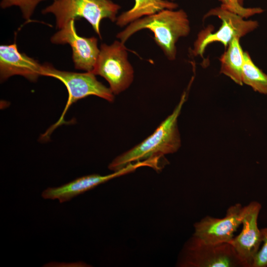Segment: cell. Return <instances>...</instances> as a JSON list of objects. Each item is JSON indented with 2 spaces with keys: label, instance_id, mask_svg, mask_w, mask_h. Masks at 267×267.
Listing matches in <instances>:
<instances>
[{
  "label": "cell",
  "instance_id": "1",
  "mask_svg": "<svg viewBox=\"0 0 267 267\" xmlns=\"http://www.w3.org/2000/svg\"><path fill=\"white\" fill-rule=\"evenodd\" d=\"M186 98L184 92L173 112L155 131L142 142L116 157L109 164V169L116 172L131 163L148 159H161L165 155L177 151L181 146L178 119Z\"/></svg>",
  "mask_w": 267,
  "mask_h": 267
},
{
  "label": "cell",
  "instance_id": "2",
  "mask_svg": "<svg viewBox=\"0 0 267 267\" xmlns=\"http://www.w3.org/2000/svg\"><path fill=\"white\" fill-rule=\"evenodd\" d=\"M144 29L154 33L155 42L171 60L176 58L178 40L187 36L190 30L187 14L183 10L166 9L132 22L117 37L124 44L133 34Z\"/></svg>",
  "mask_w": 267,
  "mask_h": 267
},
{
  "label": "cell",
  "instance_id": "3",
  "mask_svg": "<svg viewBox=\"0 0 267 267\" xmlns=\"http://www.w3.org/2000/svg\"><path fill=\"white\" fill-rule=\"evenodd\" d=\"M120 6L110 0H54L42 10L43 14L52 13L56 19V28L61 29L71 20L86 19L101 39L99 30L101 20H117Z\"/></svg>",
  "mask_w": 267,
  "mask_h": 267
},
{
  "label": "cell",
  "instance_id": "4",
  "mask_svg": "<svg viewBox=\"0 0 267 267\" xmlns=\"http://www.w3.org/2000/svg\"><path fill=\"white\" fill-rule=\"evenodd\" d=\"M177 266L181 267H246L229 243L209 244L193 235L184 245Z\"/></svg>",
  "mask_w": 267,
  "mask_h": 267
},
{
  "label": "cell",
  "instance_id": "5",
  "mask_svg": "<svg viewBox=\"0 0 267 267\" xmlns=\"http://www.w3.org/2000/svg\"><path fill=\"white\" fill-rule=\"evenodd\" d=\"M91 72L104 78L114 95L127 89L134 80V72L128 60V53L124 44L115 41L109 45L102 44Z\"/></svg>",
  "mask_w": 267,
  "mask_h": 267
},
{
  "label": "cell",
  "instance_id": "6",
  "mask_svg": "<svg viewBox=\"0 0 267 267\" xmlns=\"http://www.w3.org/2000/svg\"><path fill=\"white\" fill-rule=\"evenodd\" d=\"M216 16L222 21L220 28L212 33L209 26L201 31L194 43L192 54L203 56L206 47L214 42H220L226 47L235 39H240L254 31L259 26L257 21L244 20L239 15L232 12L222 6L210 10L204 17Z\"/></svg>",
  "mask_w": 267,
  "mask_h": 267
},
{
  "label": "cell",
  "instance_id": "7",
  "mask_svg": "<svg viewBox=\"0 0 267 267\" xmlns=\"http://www.w3.org/2000/svg\"><path fill=\"white\" fill-rule=\"evenodd\" d=\"M42 76L51 77L62 82L66 86L68 97L65 108L58 124L61 123L64 114L73 103L89 95H93L110 102L114 100V94L110 88L99 82L91 72L76 73L60 71L49 63L42 65Z\"/></svg>",
  "mask_w": 267,
  "mask_h": 267
},
{
  "label": "cell",
  "instance_id": "8",
  "mask_svg": "<svg viewBox=\"0 0 267 267\" xmlns=\"http://www.w3.org/2000/svg\"><path fill=\"white\" fill-rule=\"evenodd\" d=\"M243 207L240 203L231 206L221 219L205 217L194 224L193 235L209 244L229 243L242 223Z\"/></svg>",
  "mask_w": 267,
  "mask_h": 267
},
{
  "label": "cell",
  "instance_id": "9",
  "mask_svg": "<svg viewBox=\"0 0 267 267\" xmlns=\"http://www.w3.org/2000/svg\"><path fill=\"white\" fill-rule=\"evenodd\" d=\"M261 208V204L257 201H252L243 207L242 230L229 242L246 267H252L254 259L262 243L261 230L258 225Z\"/></svg>",
  "mask_w": 267,
  "mask_h": 267
},
{
  "label": "cell",
  "instance_id": "10",
  "mask_svg": "<svg viewBox=\"0 0 267 267\" xmlns=\"http://www.w3.org/2000/svg\"><path fill=\"white\" fill-rule=\"evenodd\" d=\"M75 20L70 21L53 35L50 41L55 44H69L72 49V58L76 69L91 72L96 64L100 49L97 39L78 36L75 27Z\"/></svg>",
  "mask_w": 267,
  "mask_h": 267
},
{
  "label": "cell",
  "instance_id": "11",
  "mask_svg": "<svg viewBox=\"0 0 267 267\" xmlns=\"http://www.w3.org/2000/svg\"><path fill=\"white\" fill-rule=\"evenodd\" d=\"M148 166L147 161H141L131 163L110 175L92 174L84 176L59 187H48L43 191L42 196L44 199H58L60 203L66 202L114 178L131 173L138 168Z\"/></svg>",
  "mask_w": 267,
  "mask_h": 267
},
{
  "label": "cell",
  "instance_id": "12",
  "mask_svg": "<svg viewBox=\"0 0 267 267\" xmlns=\"http://www.w3.org/2000/svg\"><path fill=\"white\" fill-rule=\"evenodd\" d=\"M42 67L38 61L20 52L16 43L0 46V81L13 75H21L31 82L42 76Z\"/></svg>",
  "mask_w": 267,
  "mask_h": 267
},
{
  "label": "cell",
  "instance_id": "13",
  "mask_svg": "<svg viewBox=\"0 0 267 267\" xmlns=\"http://www.w3.org/2000/svg\"><path fill=\"white\" fill-rule=\"evenodd\" d=\"M178 4L166 0H135L131 9L123 12L117 18L116 24L123 27L143 16L155 14L164 9H173Z\"/></svg>",
  "mask_w": 267,
  "mask_h": 267
},
{
  "label": "cell",
  "instance_id": "14",
  "mask_svg": "<svg viewBox=\"0 0 267 267\" xmlns=\"http://www.w3.org/2000/svg\"><path fill=\"white\" fill-rule=\"evenodd\" d=\"M239 39H234L220 58V72L242 86V71L244 51L239 44Z\"/></svg>",
  "mask_w": 267,
  "mask_h": 267
},
{
  "label": "cell",
  "instance_id": "15",
  "mask_svg": "<svg viewBox=\"0 0 267 267\" xmlns=\"http://www.w3.org/2000/svg\"><path fill=\"white\" fill-rule=\"evenodd\" d=\"M243 56L242 83L255 91L267 94V75L254 64L247 52H244Z\"/></svg>",
  "mask_w": 267,
  "mask_h": 267
},
{
  "label": "cell",
  "instance_id": "16",
  "mask_svg": "<svg viewBox=\"0 0 267 267\" xmlns=\"http://www.w3.org/2000/svg\"><path fill=\"white\" fill-rule=\"evenodd\" d=\"M44 0H1L0 5L2 8L12 6L19 7L23 18L28 21L37 5Z\"/></svg>",
  "mask_w": 267,
  "mask_h": 267
},
{
  "label": "cell",
  "instance_id": "17",
  "mask_svg": "<svg viewBox=\"0 0 267 267\" xmlns=\"http://www.w3.org/2000/svg\"><path fill=\"white\" fill-rule=\"evenodd\" d=\"M222 2V6L227 10L239 15L242 17L248 18L264 11L260 7L245 8L240 3L241 0H219Z\"/></svg>",
  "mask_w": 267,
  "mask_h": 267
},
{
  "label": "cell",
  "instance_id": "18",
  "mask_svg": "<svg viewBox=\"0 0 267 267\" xmlns=\"http://www.w3.org/2000/svg\"><path fill=\"white\" fill-rule=\"evenodd\" d=\"M260 230L263 245L254 259L252 267H267V227Z\"/></svg>",
  "mask_w": 267,
  "mask_h": 267
}]
</instances>
